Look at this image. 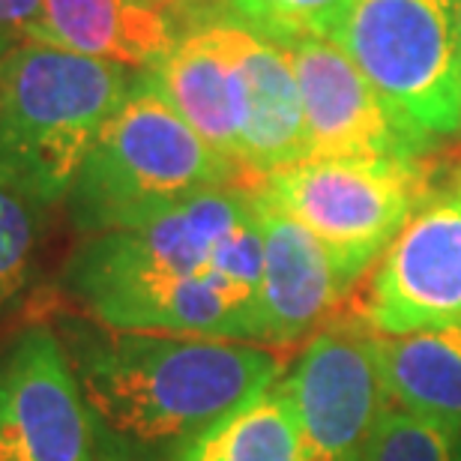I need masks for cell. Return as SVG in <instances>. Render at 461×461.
<instances>
[{"label": "cell", "mask_w": 461, "mask_h": 461, "mask_svg": "<svg viewBox=\"0 0 461 461\" xmlns=\"http://www.w3.org/2000/svg\"><path fill=\"white\" fill-rule=\"evenodd\" d=\"M354 0H222V9L276 45L333 36Z\"/></svg>", "instance_id": "cell-18"}, {"label": "cell", "mask_w": 461, "mask_h": 461, "mask_svg": "<svg viewBox=\"0 0 461 461\" xmlns=\"http://www.w3.org/2000/svg\"><path fill=\"white\" fill-rule=\"evenodd\" d=\"M243 180L246 174L174 112L141 69L87 150L63 204L87 237L135 225L183 198Z\"/></svg>", "instance_id": "cell-4"}, {"label": "cell", "mask_w": 461, "mask_h": 461, "mask_svg": "<svg viewBox=\"0 0 461 461\" xmlns=\"http://www.w3.org/2000/svg\"><path fill=\"white\" fill-rule=\"evenodd\" d=\"M135 4H144V6H153V9H168V6H180V4H189V0H135Z\"/></svg>", "instance_id": "cell-21"}, {"label": "cell", "mask_w": 461, "mask_h": 461, "mask_svg": "<svg viewBox=\"0 0 461 461\" xmlns=\"http://www.w3.org/2000/svg\"><path fill=\"white\" fill-rule=\"evenodd\" d=\"M135 78L123 63L49 42L18 45L0 60V171L40 204H63Z\"/></svg>", "instance_id": "cell-3"}, {"label": "cell", "mask_w": 461, "mask_h": 461, "mask_svg": "<svg viewBox=\"0 0 461 461\" xmlns=\"http://www.w3.org/2000/svg\"><path fill=\"white\" fill-rule=\"evenodd\" d=\"M174 461H306L285 377L237 404Z\"/></svg>", "instance_id": "cell-16"}, {"label": "cell", "mask_w": 461, "mask_h": 461, "mask_svg": "<svg viewBox=\"0 0 461 461\" xmlns=\"http://www.w3.org/2000/svg\"><path fill=\"white\" fill-rule=\"evenodd\" d=\"M359 318L375 336L461 324V165L431 186L375 261Z\"/></svg>", "instance_id": "cell-7"}, {"label": "cell", "mask_w": 461, "mask_h": 461, "mask_svg": "<svg viewBox=\"0 0 461 461\" xmlns=\"http://www.w3.org/2000/svg\"><path fill=\"white\" fill-rule=\"evenodd\" d=\"M252 195L261 225L264 345L285 348L306 339L354 285L345 279L327 246L306 225H300L255 189Z\"/></svg>", "instance_id": "cell-12"}, {"label": "cell", "mask_w": 461, "mask_h": 461, "mask_svg": "<svg viewBox=\"0 0 461 461\" xmlns=\"http://www.w3.org/2000/svg\"><path fill=\"white\" fill-rule=\"evenodd\" d=\"M45 204L0 171V309L15 303L33 279Z\"/></svg>", "instance_id": "cell-17"}, {"label": "cell", "mask_w": 461, "mask_h": 461, "mask_svg": "<svg viewBox=\"0 0 461 461\" xmlns=\"http://www.w3.org/2000/svg\"><path fill=\"white\" fill-rule=\"evenodd\" d=\"M174 36L177 27L168 13L135 0H45L33 42L150 69L171 49Z\"/></svg>", "instance_id": "cell-14"}, {"label": "cell", "mask_w": 461, "mask_h": 461, "mask_svg": "<svg viewBox=\"0 0 461 461\" xmlns=\"http://www.w3.org/2000/svg\"><path fill=\"white\" fill-rule=\"evenodd\" d=\"M306 461H363L393 408L377 336L333 327L312 336L285 372Z\"/></svg>", "instance_id": "cell-8"}, {"label": "cell", "mask_w": 461, "mask_h": 461, "mask_svg": "<svg viewBox=\"0 0 461 461\" xmlns=\"http://www.w3.org/2000/svg\"><path fill=\"white\" fill-rule=\"evenodd\" d=\"M395 408L461 431V324L377 336Z\"/></svg>", "instance_id": "cell-15"}, {"label": "cell", "mask_w": 461, "mask_h": 461, "mask_svg": "<svg viewBox=\"0 0 461 461\" xmlns=\"http://www.w3.org/2000/svg\"><path fill=\"white\" fill-rule=\"evenodd\" d=\"M237 58L243 76V132L237 165L243 174L264 177L309 159L306 114L288 51L237 22Z\"/></svg>", "instance_id": "cell-13"}, {"label": "cell", "mask_w": 461, "mask_h": 461, "mask_svg": "<svg viewBox=\"0 0 461 461\" xmlns=\"http://www.w3.org/2000/svg\"><path fill=\"white\" fill-rule=\"evenodd\" d=\"M144 72L174 105V112L213 150L237 165L240 132H243L237 18L225 9L195 15L186 31L174 36L171 49Z\"/></svg>", "instance_id": "cell-11"}, {"label": "cell", "mask_w": 461, "mask_h": 461, "mask_svg": "<svg viewBox=\"0 0 461 461\" xmlns=\"http://www.w3.org/2000/svg\"><path fill=\"white\" fill-rule=\"evenodd\" d=\"M330 40L411 126L461 132V0H354Z\"/></svg>", "instance_id": "cell-6"}, {"label": "cell", "mask_w": 461, "mask_h": 461, "mask_svg": "<svg viewBox=\"0 0 461 461\" xmlns=\"http://www.w3.org/2000/svg\"><path fill=\"white\" fill-rule=\"evenodd\" d=\"M429 156H315L246 183L306 225L357 285L431 192Z\"/></svg>", "instance_id": "cell-5"}, {"label": "cell", "mask_w": 461, "mask_h": 461, "mask_svg": "<svg viewBox=\"0 0 461 461\" xmlns=\"http://www.w3.org/2000/svg\"><path fill=\"white\" fill-rule=\"evenodd\" d=\"M288 60L300 85L315 156H399L420 159L435 150V138L411 126L348 54L327 36H303L288 45Z\"/></svg>", "instance_id": "cell-10"}, {"label": "cell", "mask_w": 461, "mask_h": 461, "mask_svg": "<svg viewBox=\"0 0 461 461\" xmlns=\"http://www.w3.org/2000/svg\"><path fill=\"white\" fill-rule=\"evenodd\" d=\"M45 0H0V60L18 45L33 42Z\"/></svg>", "instance_id": "cell-20"}, {"label": "cell", "mask_w": 461, "mask_h": 461, "mask_svg": "<svg viewBox=\"0 0 461 461\" xmlns=\"http://www.w3.org/2000/svg\"><path fill=\"white\" fill-rule=\"evenodd\" d=\"M363 461H461V431L393 404Z\"/></svg>", "instance_id": "cell-19"}, {"label": "cell", "mask_w": 461, "mask_h": 461, "mask_svg": "<svg viewBox=\"0 0 461 461\" xmlns=\"http://www.w3.org/2000/svg\"><path fill=\"white\" fill-rule=\"evenodd\" d=\"M0 461H99L78 377L42 321L0 350Z\"/></svg>", "instance_id": "cell-9"}, {"label": "cell", "mask_w": 461, "mask_h": 461, "mask_svg": "<svg viewBox=\"0 0 461 461\" xmlns=\"http://www.w3.org/2000/svg\"><path fill=\"white\" fill-rule=\"evenodd\" d=\"M96 431L99 461H174L210 426L285 377L279 348L135 333L87 315L54 318Z\"/></svg>", "instance_id": "cell-2"}, {"label": "cell", "mask_w": 461, "mask_h": 461, "mask_svg": "<svg viewBox=\"0 0 461 461\" xmlns=\"http://www.w3.org/2000/svg\"><path fill=\"white\" fill-rule=\"evenodd\" d=\"M112 330L264 345L261 225L249 183L204 189L135 225L87 234L60 273Z\"/></svg>", "instance_id": "cell-1"}]
</instances>
